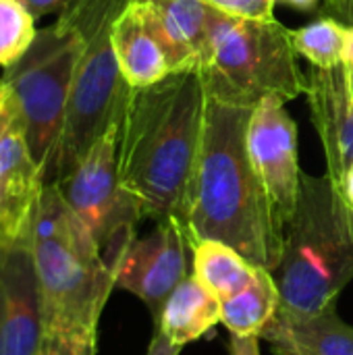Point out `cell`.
I'll return each instance as SVG.
<instances>
[{
	"label": "cell",
	"instance_id": "obj_14",
	"mask_svg": "<svg viewBox=\"0 0 353 355\" xmlns=\"http://www.w3.org/2000/svg\"><path fill=\"white\" fill-rule=\"evenodd\" d=\"M171 71L196 69L206 50L214 6L206 0H137Z\"/></svg>",
	"mask_w": 353,
	"mask_h": 355
},
{
	"label": "cell",
	"instance_id": "obj_15",
	"mask_svg": "<svg viewBox=\"0 0 353 355\" xmlns=\"http://www.w3.org/2000/svg\"><path fill=\"white\" fill-rule=\"evenodd\" d=\"M260 339L279 355H353V327L339 318L335 304L318 312L279 306Z\"/></svg>",
	"mask_w": 353,
	"mask_h": 355
},
{
	"label": "cell",
	"instance_id": "obj_22",
	"mask_svg": "<svg viewBox=\"0 0 353 355\" xmlns=\"http://www.w3.org/2000/svg\"><path fill=\"white\" fill-rule=\"evenodd\" d=\"M214 8L235 15V17H246V19H273L275 4L277 0H206Z\"/></svg>",
	"mask_w": 353,
	"mask_h": 355
},
{
	"label": "cell",
	"instance_id": "obj_25",
	"mask_svg": "<svg viewBox=\"0 0 353 355\" xmlns=\"http://www.w3.org/2000/svg\"><path fill=\"white\" fill-rule=\"evenodd\" d=\"M27 8H29V12L35 17V19H40V17H46V15H50V12H60L64 6H69L73 0H21Z\"/></svg>",
	"mask_w": 353,
	"mask_h": 355
},
{
	"label": "cell",
	"instance_id": "obj_23",
	"mask_svg": "<svg viewBox=\"0 0 353 355\" xmlns=\"http://www.w3.org/2000/svg\"><path fill=\"white\" fill-rule=\"evenodd\" d=\"M96 343H79L60 337H46L44 355H87Z\"/></svg>",
	"mask_w": 353,
	"mask_h": 355
},
{
	"label": "cell",
	"instance_id": "obj_10",
	"mask_svg": "<svg viewBox=\"0 0 353 355\" xmlns=\"http://www.w3.org/2000/svg\"><path fill=\"white\" fill-rule=\"evenodd\" d=\"M191 256L193 243L181 220L156 223L150 235L127 245L114 270V285L139 297L154 318L173 289L191 275Z\"/></svg>",
	"mask_w": 353,
	"mask_h": 355
},
{
	"label": "cell",
	"instance_id": "obj_6",
	"mask_svg": "<svg viewBox=\"0 0 353 355\" xmlns=\"http://www.w3.org/2000/svg\"><path fill=\"white\" fill-rule=\"evenodd\" d=\"M131 0H73L58 15L67 19L81 37L73 92L64 129L48 175V183L60 181L121 119L129 85L121 75L112 46V25Z\"/></svg>",
	"mask_w": 353,
	"mask_h": 355
},
{
	"label": "cell",
	"instance_id": "obj_21",
	"mask_svg": "<svg viewBox=\"0 0 353 355\" xmlns=\"http://www.w3.org/2000/svg\"><path fill=\"white\" fill-rule=\"evenodd\" d=\"M37 35L35 17L21 0H0V67L8 69L23 58Z\"/></svg>",
	"mask_w": 353,
	"mask_h": 355
},
{
	"label": "cell",
	"instance_id": "obj_12",
	"mask_svg": "<svg viewBox=\"0 0 353 355\" xmlns=\"http://www.w3.org/2000/svg\"><path fill=\"white\" fill-rule=\"evenodd\" d=\"M46 322L29 245H0V355H44Z\"/></svg>",
	"mask_w": 353,
	"mask_h": 355
},
{
	"label": "cell",
	"instance_id": "obj_29",
	"mask_svg": "<svg viewBox=\"0 0 353 355\" xmlns=\"http://www.w3.org/2000/svg\"><path fill=\"white\" fill-rule=\"evenodd\" d=\"M277 2L287 4L298 10H318L320 8V0H277Z\"/></svg>",
	"mask_w": 353,
	"mask_h": 355
},
{
	"label": "cell",
	"instance_id": "obj_24",
	"mask_svg": "<svg viewBox=\"0 0 353 355\" xmlns=\"http://www.w3.org/2000/svg\"><path fill=\"white\" fill-rule=\"evenodd\" d=\"M322 17H331L345 27H353V0H320Z\"/></svg>",
	"mask_w": 353,
	"mask_h": 355
},
{
	"label": "cell",
	"instance_id": "obj_26",
	"mask_svg": "<svg viewBox=\"0 0 353 355\" xmlns=\"http://www.w3.org/2000/svg\"><path fill=\"white\" fill-rule=\"evenodd\" d=\"M231 355H260V337H235L229 343Z\"/></svg>",
	"mask_w": 353,
	"mask_h": 355
},
{
	"label": "cell",
	"instance_id": "obj_18",
	"mask_svg": "<svg viewBox=\"0 0 353 355\" xmlns=\"http://www.w3.org/2000/svg\"><path fill=\"white\" fill-rule=\"evenodd\" d=\"M281 306L277 279L270 270L258 268L256 277L233 297L221 304V322L235 337H260Z\"/></svg>",
	"mask_w": 353,
	"mask_h": 355
},
{
	"label": "cell",
	"instance_id": "obj_3",
	"mask_svg": "<svg viewBox=\"0 0 353 355\" xmlns=\"http://www.w3.org/2000/svg\"><path fill=\"white\" fill-rule=\"evenodd\" d=\"M46 337L96 343L98 322L114 285L96 239L73 214L56 183H46L31 241Z\"/></svg>",
	"mask_w": 353,
	"mask_h": 355
},
{
	"label": "cell",
	"instance_id": "obj_30",
	"mask_svg": "<svg viewBox=\"0 0 353 355\" xmlns=\"http://www.w3.org/2000/svg\"><path fill=\"white\" fill-rule=\"evenodd\" d=\"M341 191H343V196L347 198V202L353 206V164L350 166L347 175H345V181H343V185H341Z\"/></svg>",
	"mask_w": 353,
	"mask_h": 355
},
{
	"label": "cell",
	"instance_id": "obj_31",
	"mask_svg": "<svg viewBox=\"0 0 353 355\" xmlns=\"http://www.w3.org/2000/svg\"><path fill=\"white\" fill-rule=\"evenodd\" d=\"M87 355H96V345H94V347L89 349V354H87Z\"/></svg>",
	"mask_w": 353,
	"mask_h": 355
},
{
	"label": "cell",
	"instance_id": "obj_7",
	"mask_svg": "<svg viewBox=\"0 0 353 355\" xmlns=\"http://www.w3.org/2000/svg\"><path fill=\"white\" fill-rule=\"evenodd\" d=\"M79 52L77 29L58 15L52 25L37 29L31 48L19 62L4 69L0 79L46 183L64 129Z\"/></svg>",
	"mask_w": 353,
	"mask_h": 355
},
{
	"label": "cell",
	"instance_id": "obj_19",
	"mask_svg": "<svg viewBox=\"0 0 353 355\" xmlns=\"http://www.w3.org/2000/svg\"><path fill=\"white\" fill-rule=\"evenodd\" d=\"M260 266H254L227 243L202 239L193 245L191 275L223 304L239 293Z\"/></svg>",
	"mask_w": 353,
	"mask_h": 355
},
{
	"label": "cell",
	"instance_id": "obj_28",
	"mask_svg": "<svg viewBox=\"0 0 353 355\" xmlns=\"http://www.w3.org/2000/svg\"><path fill=\"white\" fill-rule=\"evenodd\" d=\"M343 71H345L347 87H350V94H352V100H353V27H350V33H347V46H345Z\"/></svg>",
	"mask_w": 353,
	"mask_h": 355
},
{
	"label": "cell",
	"instance_id": "obj_13",
	"mask_svg": "<svg viewBox=\"0 0 353 355\" xmlns=\"http://www.w3.org/2000/svg\"><path fill=\"white\" fill-rule=\"evenodd\" d=\"M306 96L325 148L327 177L341 189L353 164V100L343 64L333 69L310 67Z\"/></svg>",
	"mask_w": 353,
	"mask_h": 355
},
{
	"label": "cell",
	"instance_id": "obj_5",
	"mask_svg": "<svg viewBox=\"0 0 353 355\" xmlns=\"http://www.w3.org/2000/svg\"><path fill=\"white\" fill-rule=\"evenodd\" d=\"M206 96L254 108L268 96L285 102L306 94L291 31L273 19H246L214 10L204 54L198 60Z\"/></svg>",
	"mask_w": 353,
	"mask_h": 355
},
{
	"label": "cell",
	"instance_id": "obj_27",
	"mask_svg": "<svg viewBox=\"0 0 353 355\" xmlns=\"http://www.w3.org/2000/svg\"><path fill=\"white\" fill-rule=\"evenodd\" d=\"M181 354V347H177L175 343H171L160 331H154L152 335V341L148 345V352L146 355H179Z\"/></svg>",
	"mask_w": 353,
	"mask_h": 355
},
{
	"label": "cell",
	"instance_id": "obj_20",
	"mask_svg": "<svg viewBox=\"0 0 353 355\" xmlns=\"http://www.w3.org/2000/svg\"><path fill=\"white\" fill-rule=\"evenodd\" d=\"M350 27L343 23L320 17L295 31H291V42L298 56H304L312 67L333 69L343 64Z\"/></svg>",
	"mask_w": 353,
	"mask_h": 355
},
{
	"label": "cell",
	"instance_id": "obj_17",
	"mask_svg": "<svg viewBox=\"0 0 353 355\" xmlns=\"http://www.w3.org/2000/svg\"><path fill=\"white\" fill-rule=\"evenodd\" d=\"M221 318V302L193 275H189L164 300L160 312L154 316V331H160L171 343L183 349L212 331Z\"/></svg>",
	"mask_w": 353,
	"mask_h": 355
},
{
	"label": "cell",
	"instance_id": "obj_2",
	"mask_svg": "<svg viewBox=\"0 0 353 355\" xmlns=\"http://www.w3.org/2000/svg\"><path fill=\"white\" fill-rule=\"evenodd\" d=\"M252 110L208 98L185 227L193 245L202 239L227 243L275 275L285 227L248 150Z\"/></svg>",
	"mask_w": 353,
	"mask_h": 355
},
{
	"label": "cell",
	"instance_id": "obj_9",
	"mask_svg": "<svg viewBox=\"0 0 353 355\" xmlns=\"http://www.w3.org/2000/svg\"><path fill=\"white\" fill-rule=\"evenodd\" d=\"M44 187V171L0 85V245H29Z\"/></svg>",
	"mask_w": 353,
	"mask_h": 355
},
{
	"label": "cell",
	"instance_id": "obj_1",
	"mask_svg": "<svg viewBox=\"0 0 353 355\" xmlns=\"http://www.w3.org/2000/svg\"><path fill=\"white\" fill-rule=\"evenodd\" d=\"M206 102L198 69L129 89L119 119V175L144 218L187 223Z\"/></svg>",
	"mask_w": 353,
	"mask_h": 355
},
{
	"label": "cell",
	"instance_id": "obj_8",
	"mask_svg": "<svg viewBox=\"0 0 353 355\" xmlns=\"http://www.w3.org/2000/svg\"><path fill=\"white\" fill-rule=\"evenodd\" d=\"M56 185L67 206L96 239L106 264L117 270L123 252L137 237V223L144 218L137 200L121 183L119 121Z\"/></svg>",
	"mask_w": 353,
	"mask_h": 355
},
{
	"label": "cell",
	"instance_id": "obj_11",
	"mask_svg": "<svg viewBox=\"0 0 353 355\" xmlns=\"http://www.w3.org/2000/svg\"><path fill=\"white\" fill-rule=\"evenodd\" d=\"M248 150L285 227L295 212L304 173L298 160V127L283 98L268 96L254 106L248 123Z\"/></svg>",
	"mask_w": 353,
	"mask_h": 355
},
{
	"label": "cell",
	"instance_id": "obj_4",
	"mask_svg": "<svg viewBox=\"0 0 353 355\" xmlns=\"http://www.w3.org/2000/svg\"><path fill=\"white\" fill-rule=\"evenodd\" d=\"M275 279L281 306L298 312L337 304L353 281V206L327 175H302Z\"/></svg>",
	"mask_w": 353,
	"mask_h": 355
},
{
	"label": "cell",
	"instance_id": "obj_16",
	"mask_svg": "<svg viewBox=\"0 0 353 355\" xmlns=\"http://www.w3.org/2000/svg\"><path fill=\"white\" fill-rule=\"evenodd\" d=\"M112 46L121 75L133 89L150 87L173 73L137 0H131L117 17L112 25Z\"/></svg>",
	"mask_w": 353,
	"mask_h": 355
}]
</instances>
